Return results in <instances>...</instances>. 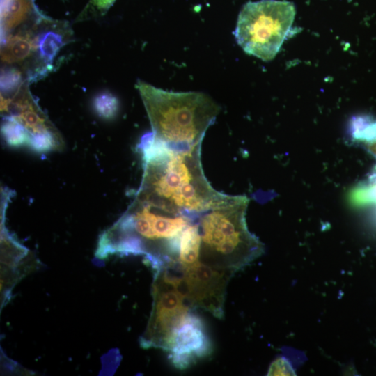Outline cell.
Returning <instances> with one entry per match:
<instances>
[{"label": "cell", "instance_id": "cell-1", "mask_svg": "<svg viewBox=\"0 0 376 376\" xmlns=\"http://www.w3.org/2000/svg\"><path fill=\"white\" fill-rule=\"evenodd\" d=\"M201 144L174 150L144 135L139 144L144 162L141 185L136 196L191 213H201L226 201L230 195L215 190L205 176Z\"/></svg>", "mask_w": 376, "mask_h": 376}, {"label": "cell", "instance_id": "cell-2", "mask_svg": "<svg viewBox=\"0 0 376 376\" xmlns=\"http://www.w3.org/2000/svg\"><path fill=\"white\" fill-rule=\"evenodd\" d=\"M199 214L136 196L120 219L100 236L97 257L144 256L157 270L178 261L182 233Z\"/></svg>", "mask_w": 376, "mask_h": 376}, {"label": "cell", "instance_id": "cell-3", "mask_svg": "<svg viewBox=\"0 0 376 376\" xmlns=\"http://www.w3.org/2000/svg\"><path fill=\"white\" fill-rule=\"evenodd\" d=\"M136 88L152 135L171 150H186L202 143L220 112V107L203 93L166 91L140 80Z\"/></svg>", "mask_w": 376, "mask_h": 376}, {"label": "cell", "instance_id": "cell-4", "mask_svg": "<svg viewBox=\"0 0 376 376\" xmlns=\"http://www.w3.org/2000/svg\"><path fill=\"white\" fill-rule=\"evenodd\" d=\"M249 199L233 196L196 219L201 238L199 261L234 274L265 253L263 242L247 227Z\"/></svg>", "mask_w": 376, "mask_h": 376}, {"label": "cell", "instance_id": "cell-5", "mask_svg": "<svg viewBox=\"0 0 376 376\" xmlns=\"http://www.w3.org/2000/svg\"><path fill=\"white\" fill-rule=\"evenodd\" d=\"M295 17L292 3L279 0L250 1L240 12L234 35L249 55L272 60L288 37Z\"/></svg>", "mask_w": 376, "mask_h": 376}, {"label": "cell", "instance_id": "cell-6", "mask_svg": "<svg viewBox=\"0 0 376 376\" xmlns=\"http://www.w3.org/2000/svg\"><path fill=\"white\" fill-rule=\"evenodd\" d=\"M181 280V272L173 273L169 265L155 271L152 308L147 327L140 338L142 347L167 352L171 349L177 329L191 312L180 290Z\"/></svg>", "mask_w": 376, "mask_h": 376}, {"label": "cell", "instance_id": "cell-7", "mask_svg": "<svg viewBox=\"0 0 376 376\" xmlns=\"http://www.w3.org/2000/svg\"><path fill=\"white\" fill-rule=\"evenodd\" d=\"M233 274L230 271L198 261L189 266H181L180 290L191 306L221 319L224 317L226 287Z\"/></svg>", "mask_w": 376, "mask_h": 376}, {"label": "cell", "instance_id": "cell-8", "mask_svg": "<svg viewBox=\"0 0 376 376\" xmlns=\"http://www.w3.org/2000/svg\"><path fill=\"white\" fill-rule=\"evenodd\" d=\"M213 346L203 320L191 311L177 329L169 352L172 364L185 370L209 357Z\"/></svg>", "mask_w": 376, "mask_h": 376}, {"label": "cell", "instance_id": "cell-9", "mask_svg": "<svg viewBox=\"0 0 376 376\" xmlns=\"http://www.w3.org/2000/svg\"><path fill=\"white\" fill-rule=\"evenodd\" d=\"M0 13L1 40L34 25L44 16L34 0H1Z\"/></svg>", "mask_w": 376, "mask_h": 376}, {"label": "cell", "instance_id": "cell-10", "mask_svg": "<svg viewBox=\"0 0 376 376\" xmlns=\"http://www.w3.org/2000/svg\"><path fill=\"white\" fill-rule=\"evenodd\" d=\"M196 219L184 230L180 237L178 262L182 267L199 261L201 238Z\"/></svg>", "mask_w": 376, "mask_h": 376}, {"label": "cell", "instance_id": "cell-11", "mask_svg": "<svg viewBox=\"0 0 376 376\" xmlns=\"http://www.w3.org/2000/svg\"><path fill=\"white\" fill-rule=\"evenodd\" d=\"M1 130L3 138L8 146L15 148L29 146L30 134L22 124L12 117L3 116Z\"/></svg>", "mask_w": 376, "mask_h": 376}, {"label": "cell", "instance_id": "cell-12", "mask_svg": "<svg viewBox=\"0 0 376 376\" xmlns=\"http://www.w3.org/2000/svg\"><path fill=\"white\" fill-rule=\"evenodd\" d=\"M93 107L98 116L104 120H111L118 112L119 102L113 94L102 92L95 97Z\"/></svg>", "mask_w": 376, "mask_h": 376}, {"label": "cell", "instance_id": "cell-13", "mask_svg": "<svg viewBox=\"0 0 376 376\" xmlns=\"http://www.w3.org/2000/svg\"><path fill=\"white\" fill-rule=\"evenodd\" d=\"M116 0H89L75 22H83L103 16Z\"/></svg>", "mask_w": 376, "mask_h": 376}, {"label": "cell", "instance_id": "cell-14", "mask_svg": "<svg viewBox=\"0 0 376 376\" xmlns=\"http://www.w3.org/2000/svg\"><path fill=\"white\" fill-rule=\"evenodd\" d=\"M58 133L37 134L31 136L29 146L37 152H49L59 145Z\"/></svg>", "mask_w": 376, "mask_h": 376}, {"label": "cell", "instance_id": "cell-15", "mask_svg": "<svg viewBox=\"0 0 376 376\" xmlns=\"http://www.w3.org/2000/svg\"><path fill=\"white\" fill-rule=\"evenodd\" d=\"M267 375H295V372L288 360L280 357L271 363Z\"/></svg>", "mask_w": 376, "mask_h": 376}, {"label": "cell", "instance_id": "cell-16", "mask_svg": "<svg viewBox=\"0 0 376 376\" xmlns=\"http://www.w3.org/2000/svg\"><path fill=\"white\" fill-rule=\"evenodd\" d=\"M364 146L370 154L376 157V141L370 143L366 144Z\"/></svg>", "mask_w": 376, "mask_h": 376}, {"label": "cell", "instance_id": "cell-17", "mask_svg": "<svg viewBox=\"0 0 376 376\" xmlns=\"http://www.w3.org/2000/svg\"><path fill=\"white\" fill-rule=\"evenodd\" d=\"M376 178V166L373 169L371 175L369 177V179Z\"/></svg>", "mask_w": 376, "mask_h": 376}]
</instances>
